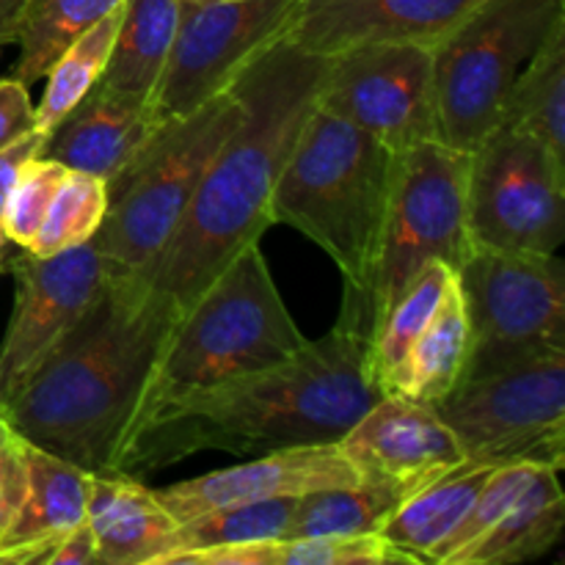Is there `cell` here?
Wrapping results in <instances>:
<instances>
[{
  "mask_svg": "<svg viewBox=\"0 0 565 565\" xmlns=\"http://www.w3.org/2000/svg\"><path fill=\"white\" fill-rule=\"evenodd\" d=\"M329 55L276 39L241 75L243 116L210 160L180 226L141 279L180 318L204 287L274 226V191L303 121L318 105Z\"/></svg>",
  "mask_w": 565,
  "mask_h": 565,
  "instance_id": "6da1fadb",
  "label": "cell"
},
{
  "mask_svg": "<svg viewBox=\"0 0 565 565\" xmlns=\"http://www.w3.org/2000/svg\"><path fill=\"white\" fill-rule=\"evenodd\" d=\"M384 392L367 367V337L348 320L274 367L163 408L116 458L114 472H154L202 450L265 456L331 445Z\"/></svg>",
  "mask_w": 565,
  "mask_h": 565,
  "instance_id": "7a4b0ae2",
  "label": "cell"
},
{
  "mask_svg": "<svg viewBox=\"0 0 565 565\" xmlns=\"http://www.w3.org/2000/svg\"><path fill=\"white\" fill-rule=\"evenodd\" d=\"M177 312L136 276H108L81 323L0 406L17 436L88 472H114Z\"/></svg>",
  "mask_w": 565,
  "mask_h": 565,
  "instance_id": "3957f363",
  "label": "cell"
},
{
  "mask_svg": "<svg viewBox=\"0 0 565 565\" xmlns=\"http://www.w3.org/2000/svg\"><path fill=\"white\" fill-rule=\"evenodd\" d=\"M307 340L281 301L263 248L252 243L177 318L149 373L121 450L163 408L241 375L274 367L301 351Z\"/></svg>",
  "mask_w": 565,
  "mask_h": 565,
  "instance_id": "277c9868",
  "label": "cell"
},
{
  "mask_svg": "<svg viewBox=\"0 0 565 565\" xmlns=\"http://www.w3.org/2000/svg\"><path fill=\"white\" fill-rule=\"evenodd\" d=\"M392 171V149L315 105L274 191V221L307 235L342 274L345 296L340 318L356 329L390 199Z\"/></svg>",
  "mask_w": 565,
  "mask_h": 565,
  "instance_id": "5b68a950",
  "label": "cell"
},
{
  "mask_svg": "<svg viewBox=\"0 0 565 565\" xmlns=\"http://www.w3.org/2000/svg\"><path fill=\"white\" fill-rule=\"evenodd\" d=\"M243 116L235 83L171 119L108 180V213L94 235L114 276H143L180 226L210 160Z\"/></svg>",
  "mask_w": 565,
  "mask_h": 565,
  "instance_id": "8992f818",
  "label": "cell"
},
{
  "mask_svg": "<svg viewBox=\"0 0 565 565\" xmlns=\"http://www.w3.org/2000/svg\"><path fill=\"white\" fill-rule=\"evenodd\" d=\"M467 169L469 152L441 141H425L395 152L379 246L356 315L367 342L381 318L425 265L445 263L458 270L472 254L467 226Z\"/></svg>",
  "mask_w": 565,
  "mask_h": 565,
  "instance_id": "52a82bcc",
  "label": "cell"
},
{
  "mask_svg": "<svg viewBox=\"0 0 565 565\" xmlns=\"http://www.w3.org/2000/svg\"><path fill=\"white\" fill-rule=\"evenodd\" d=\"M563 17L565 0H486L434 44L441 143L472 152L500 127L513 81Z\"/></svg>",
  "mask_w": 565,
  "mask_h": 565,
  "instance_id": "ba28073f",
  "label": "cell"
},
{
  "mask_svg": "<svg viewBox=\"0 0 565 565\" xmlns=\"http://www.w3.org/2000/svg\"><path fill=\"white\" fill-rule=\"evenodd\" d=\"M434 408L467 467H565V353L469 375Z\"/></svg>",
  "mask_w": 565,
  "mask_h": 565,
  "instance_id": "9c48e42d",
  "label": "cell"
},
{
  "mask_svg": "<svg viewBox=\"0 0 565 565\" xmlns=\"http://www.w3.org/2000/svg\"><path fill=\"white\" fill-rule=\"evenodd\" d=\"M456 281L469 323L461 379L565 353V265L557 254L472 248Z\"/></svg>",
  "mask_w": 565,
  "mask_h": 565,
  "instance_id": "30bf717a",
  "label": "cell"
},
{
  "mask_svg": "<svg viewBox=\"0 0 565 565\" xmlns=\"http://www.w3.org/2000/svg\"><path fill=\"white\" fill-rule=\"evenodd\" d=\"M472 248L557 254L565 237V163L513 127H494L469 152Z\"/></svg>",
  "mask_w": 565,
  "mask_h": 565,
  "instance_id": "8fae6325",
  "label": "cell"
},
{
  "mask_svg": "<svg viewBox=\"0 0 565 565\" xmlns=\"http://www.w3.org/2000/svg\"><path fill=\"white\" fill-rule=\"evenodd\" d=\"M298 0H180L169 61L152 94L160 125L191 114L285 36Z\"/></svg>",
  "mask_w": 565,
  "mask_h": 565,
  "instance_id": "7c38bea8",
  "label": "cell"
},
{
  "mask_svg": "<svg viewBox=\"0 0 565 565\" xmlns=\"http://www.w3.org/2000/svg\"><path fill=\"white\" fill-rule=\"evenodd\" d=\"M318 105L392 152L439 141L434 47L364 42L329 55Z\"/></svg>",
  "mask_w": 565,
  "mask_h": 565,
  "instance_id": "4fadbf2b",
  "label": "cell"
},
{
  "mask_svg": "<svg viewBox=\"0 0 565 565\" xmlns=\"http://www.w3.org/2000/svg\"><path fill=\"white\" fill-rule=\"evenodd\" d=\"M9 270L14 276V309L0 342V406L81 323L110 276L94 241L53 257H33L22 248Z\"/></svg>",
  "mask_w": 565,
  "mask_h": 565,
  "instance_id": "5bb4252c",
  "label": "cell"
},
{
  "mask_svg": "<svg viewBox=\"0 0 565 565\" xmlns=\"http://www.w3.org/2000/svg\"><path fill=\"white\" fill-rule=\"evenodd\" d=\"M337 445L356 469L359 483L390 491L401 502L467 467L436 408L401 395L373 403Z\"/></svg>",
  "mask_w": 565,
  "mask_h": 565,
  "instance_id": "9a60e30c",
  "label": "cell"
},
{
  "mask_svg": "<svg viewBox=\"0 0 565 565\" xmlns=\"http://www.w3.org/2000/svg\"><path fill=\"white\" fill-rule=\"evenodd\" d=\"M351 486H362L356 469L351 467L340 445L331 441V445L265 452L237 467L182 480L169 489H154V494L177 519V524H182L188 519L202 516L215 508L237 505V502L285 500V497H307L312 491L351 489Z\"/></svg>",
  "mask_w": 565,
  "mask_h": 565,
  "instance_id": "2e32d148",
  "label": "cell"
},
{
  "mask_svg": "<svg viewBox=\"0 0 565 565\" xmlns=\"http://www.w3.org/2000/svg\"><path fill=\"white\" fill-rule=\"evenodd\" d=\"M486 0H298L287 36L334 55L364 42L439 44Z\"/></svg>",
  "mask_w": 565,
  "mask_h": 565,
  "instance_id": "e0dca14e",
  "label": "cell"
},
{
  "mask_svg": "<svg viewBox=\"0 0 565 565\" xmlns=\"http://www.w3.org/2000/svg\"><path fill=\"white\" fill-rule=\"evenodd\" d=\"M160 127L152 99L116 92L97 81L47 132L39 158L108 182Z\"/></svg>",
  "mask_w": 565,
  "mask_h": 565,
  "instance_id": "ac0fdd59",
  "label": "cell"
},
{
  "mask_svg": "<svg viewBox=\"0 0 565 565\" xmlns=\"http://www.w3.org/2000/svg\"><path fill=\"white\" fill-rule=\"evenodd\" d=\"M22 461L25 497L0 539V563L47 565L55 541L86 519L92 472L25 439Z\"/></svg>",
  "mask_w": 565,
  "mask_h": 565,
  "instance_id": "d6986e66",
  "label": "cell"
},
{
  "mask_svg": "<svg viewBox=\"0 0 565 565\" xmlns=\"http://www.w3.org/2000/svg\"><path fill=\"white\" fill-rule=\"evenodd\" d=\"M86 522L99 565H154L169 552L177 519L154 489L125 472H92Z\"/></svg>",
  "mask_w": 565,
  "mask_h": 565,
  "instance_id": "ffe728a7",
  "label": "cell"
},
{
  "mask_svg": "<svg viewBox=\"0 0 565 565\" xmlns=\"http://www.w3.org/2000/svg\"><path fill=\"white\" fill-rule=\"evenodd\" d=\"M557 469L541 467L500 522L447 565H513L546 555L565 527V497Z\"/></svg>",
  "mask_w": 565,
  "mask_h": 565,
  "instance_id": "44dd1931",
  "label": "cell"
},
{
  "mask_svg": "<svg viewBox=\"0 0 565 565\" xmlns=\"http://www.w3.org/2000/svg\"><path fill=\"white\" fill-rule=\"evenodd\" d=\"M467 359V309H463L458 281L452 279L430 323L425 326V331L417 337L412 351L403 356V362L392 370L384 395H401L408 401L434 406L461 381Z\"/></svg>",
  "mask_w": 565,
  "mask_h": 565,
  "instance_id": "7402d4cb",
  "label": "cell"
},
{
  "mask_svg": "<svg viewBox=\"0 0 565 565\" xmlns=\"http://www.w3.org/2000/svg\"><path fill=\"white\" fill-rule=\"evenodd\" d=\"M491 469L461 467L403 500L379 527V535L417 563H434L452 530L461 524Z\"/></svg>",
  "mask_w": 565,
  "mask_h": 565,
  "instance_id": "603a6c76",
  "label": "cell"
},
{
  "mask_svg": "<svg viewBox=\"0 0 565 565\" xmlns=\"http://www.w3.org/2000/svg\"><path fill=\"white\" fill-rule=\"evenodd\" d=\"M180 22V0H125L108 66L99 81L116 92L152 99Z\"/></svg>",
  "mask_w": 565,
  "mask_h": 565,
  "instance_id": "cb8c5ba5",
  "label": "cell"
},
{
  "mask_svg": "<svg viewBox=\"0 0 565 565\" xmlns=\"http://www.w3.org/2000/svg\"><path fill=\"white\" fill-rule=\"evenodd\" d=\"M500 125L527 132L565 163V17L513 81Z\"/></svg>",
  "mask_w": 565,
  "mask_h": 565,
  "instance_id": "d4e9b609",
  "label": "cell"
},
{
  "mask_svg": "<svg viewBox=\"0 0 565 565\" xmlns=\"http://www.w3.org/2000/svg\"><path fill=\"white\" fill-rule=\"evenodd\" d=\"M121 3L125 0H28L20 36H17V44H20V58L14 66L17 81L25 86L42 81L55 58L81 33L97 25Z\"/></svg>",
  "mask_w": 565,
  "mask_h": 565,
  "instance_id": "484cf974",
  "label": "cell"
},
{
  "mask_svg": "<svg viewBox=\"0 0 565 565\" xmlns=\"http://www.w3.org/2000/svg\"><path fill=\"white\" fill-rule=\"evenodd\" d=\"M452 279H456V270L450 265H425L417 279L401 292V298L392 303L390 312L375 326L367 342V367L381 392H384L392 370L403 362V356L412 351L417 337L430 323Z\"/></svg>",
  "mask_w": 565,
  "mask_h": 565,
  "instance_id": "4316f807",
  "label": "cell"
},
{
  "mask_svg": "<svg viewBox=\"0 0 565 565\" xmlns=\"http://www.w3.org/2000/svg\"><path fill=\"white\" fill-rule=\"evenodd\" d=\"M296 502L298 497L237 502V505L215 508V511L202 513V516L188 519V522L177 524L169 552L154 565H169L177 555H185V552L285 539L292 511H296Z\"/></svg>",
  "mask_w": 565,
  "mask_h": 565,
  "instance_id": "83f0119b",
  "label": "cell"
},
{
  "mask_svg": "<svg viewBox=\"0 0 565 565\" xmlns=\"http://www.w3.org/2000/svg\"><path fill=\"white\" fill-rule=\"evenodd\" d=\"M119 20L121 6L116 11H110L108 17H103L97 25L88 28L86 33H81V36L55 58V64L50 66L47 75L42 77V81H47V86H44L42 99H39L36 105V116H33V127H36L39 132L47 136V132L64 119L66 110H70L72 105L103 77L110 58V47H114Z\"/></svg>",
  "mask_w": 565,
  "mask_h": 565,
  "instance_id": "f1b7e54d",
  "label": "cell"
},
{
  "mask_svg": "<svg viewBox=\"0 0 565 565\" xmlns=\"http://www.w3.org/2000/svg\"><path fill=\"white\" fill-rule=\"evenodd\" d=\"M395 494L375 486L326 489L298 497L285 539H337V535H379L395 508Z\"/></svg>",
  "mask_w": 565,
  "mask_h": 565,
  "instance_id": "f546056e",
  "label": "cell"
},
{
  "mask_svg": "<svg viewBox=\"0 0 565 565\" xmlns=\"http://www.w3.org/2000/svg\"><path fill=\"white\" fill-rule=\"evenodd\" d=\"M105 213H108V182L86 171L66 169L64 180L55 188L47 215L25 252H31L33 257H53L66 248L83 246L94 241Z\"/></svg>",
  "mask_w": 565,
  "mask_h": 565,
  "instance_id": "4dcf8cb0",
  "label": "cell"
},
{
  "mask_svg": "<svg viewBox=\"0 0 565 565\" xmlns=\"http://www.w3.org/2000/svg\"><path fill=\"white\" fill-rule=\"evenodd\" d=\"M539 469L541 467H527V463H511V467L491 469L489 478L483 480L480 491L475 494L467 516L461 519V524L452 530L450 539H447L445 544H441V550L436 552L434 565H447L458 552H463L467 546H472L480 535L489 533V530L500 522L502 513L516 502V497L533 483Z\"/></svg>",
  "mask_w": 565,
  "mask_h": 565,
  "instance_id": "1f68e13d",
  "label": "cell"
},
{
  "mask_svg": "<svg viewBox=\"0 0 565 565\" xmlns=\"http://www.w3.org/2000/svg\"><path fill=\"white\" fill-rule=\"evenodd\" d=\"M417 565L406 552L381 535H337V539H279L276 565Z\"/></svg>",
  "mask_w": 565,
  "mask_h": 565,
  "instance_id": "d6a6232c",
  "label": "cell"
},
{
  "mask_svg": "<svg viewBox=\"0 0 565 565\" xmlns=\"http://www.w3.org/2000/svg\"><path fill=\"white\" fill-rule=\"evenodd\" d=\"M64 174L66 166L55 163V160L33 158L31 163H25L6 199L3 215H0V230H3L6 241L17 243L20 248L31 246Z\"/></svg>",
  "mask_w": 565,
  "mask_h": 565,
  "instance_id": "836d02e7",
  "label": "cell"
},
{
  "mask_svg": "<svg viewBox=\"0 0 565 565\" xmlns=\"http://www.w3.org/2000/svg\"><path fill=\"white\" fill-rule=\"evenodd\" d=\"M25 497V461H22V439L0 417V539L9 530L17 508Z\"/></svg>",
  "mask_w": 565,
  "mask_h": 565,
  "instance_id": "e575fe53",
  "label": "cell"
},
{
  "mask_svg": "<svg viewBox=\"0 0 565 565\" xmlns=\"http://www.w3.org/2000/svg\"><path fill=\"white\" fill-rule=\"evenodd\" d=\"M36 105L31 103V92L14 75L0 81V149L9 147L25 132L36 130L33 127Z\"/></svg>",
  "mask_w": 565,
  "mask_h": 565,
  "instance_id": "d590c367",
  "label": "cell"
},
{
  "mask_svg": "<svg viewBox=\"0 0 565 565\" xmlns=\"http://www.w3.org/2000/svg\"><path fill=\"white\" fill-rule=\"evenodd\" d=\"M44 138H47L44 132L31 130V132H25V136L17 138V141H11L9 147L0 149V215H3L6 199H9L17 177L22 174L25 163H31V160L39 158V152H42Z\"/></svg>",
  "mask_w": 565,
  "mask_h": 565,
  "instance_id": "8d00e7d4",
  "label": "cell"
},
{
  "mask_svg": "<svg viewBox=\"0 0 565 565\" xmlns=\"http://www.w3.org/2000/svg\"><path fill=\"white\" fill-rule=\"evenodd\" d=\"M47 565H99L97 563V541H94L92 527L83 519L81 524L66 530L58 541H55L53 552H50Z\"/></svg>",
  "mask_w": 565,
  "mask_h": 565,
  "instance_id": "74e56055",
  "label": "cell"
},
{
  "mask_svg": "<svg viewBox=\"0 0 565 565\" xmlns=\"http://www.w3.org/2000/svg\"><path fill=\"white\" fill-rule=\"evenodd\" d=\"M25 6L28 0H0V50L6 44H14L20 36Z\"/></svg>",
  "mask_w": 565,
  "mask_h": 565,
  "instance_id": "f35d334b",
  "label": "cell"
},
{
  "mask_svg": "<svg viewBox=\"0 0 565 565\" xmlns=\"http://www.w3.org/2000/svg\"><path fill=\"white\" fill-rule=\"evenodd\" d=\"M3 241L6 237H3V232H0V252H3Z\"/></svg>",
  "mask_w": 565,
  "mask_h": 565,
  "instance_id": "ab89813d",
  "label": "cell"
}]
</instances>
